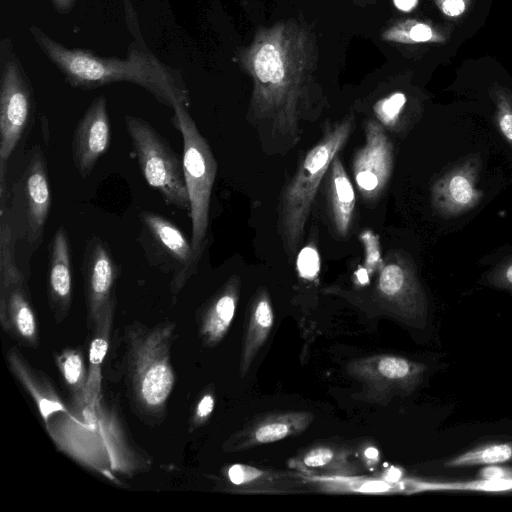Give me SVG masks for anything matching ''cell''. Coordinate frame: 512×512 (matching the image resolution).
I'll return each mask as SVG.
<instances>
[{"instance_id": "obj_1", "label": "cell", "mask_w": 512, "mask_h": 512, "mask_svg": "<svg viewBox=\"0 0 512 512\" xmlns=\"http://www.w3.org/2000/svg\"><path fill=\"white\" fill-rule=\"evenodd\" d=\"M238 58L253 81L249 118L295 144L316 68L317 49L311 32L294 19L259 27Z\"/></svg>"}, {"instance_id": "obj_2", "label": "cell", "mask_w": 512, "mask_h": 512, "mask_svg": "<svg viewBox=\"0 0 512 512\" xmlns=\"http://www.w3.org/2000/svg\"><path fill=\"white\" fill-rule=\"evenodd\" d=\"M29 33L74 88L90 90L127 82L145 89L169 108L177 105L188 107L190 104L189 90L182 73L136 43L129 47L125 58L102 57L89 50L66 47L37 26H31Z\"/></svg>"}, {"instance_id": "obj_3", "label": "cell", "mask_w": 512, "mask_h": 512, "mask_svg": "<svg viewBox=\"0 0 512 512\" xmlns=\"http://www.w3.org/2000/svg\"><path fill=\"white\" fill-rule=\"evenodd\" d=\"M56 447L82 466L119 483L151 466L149 455L128 436L118 412L103 395L73 403L44 423Z\"/></svg>"}, {"instance_id": "obj_4", "label": "cell", "mask_w": 512, "mask_h": 512, "mask_svg": "<svg viewBox=\"0 0 512 512\" xmlns=\"http://www.w3.org/2000/svg\"><path fill=\"white\" fill-rule=\"evenodd\" d=\"M176 325L165 321L148 327L134 321L124 329L127 393L136 411L148 420L161 421L175 386L171 347Z\"/></svg>"}, {"instance_id": "obj_5", "label": "cell", "mask_w": 512, "mask_h": 512, "mask_svg": "<svg viewBox=\"0 0 512 512\" xmlns=\"http://www.w3.org/2000/svg\"><path fill=\"white\" fill-rule=\"evenodd\" d=\"M354 117L329 125L321 139L305 154L296 173L283 189L278 227L285 251L294 255L303 239L319 186L333 159L347 143Z\"/></svg>"}, {"instance_id": "obj_6", "label": "cell", "mask_w": 512, "mask_h": 512, "mask_svg": "<svg viewBox=\"0 0 512 512\" xmlns=\"http://www.w3.org/2000/svg\"><path fill=\"white\" fill-rule=\"evenodd\" d=\"M171 121L180 132L183 142L182 163L190 204L191 244L198 265L207 241L210 198L217 174V162L188 107L175 106Z\"/></svg>"}, {"instance_id": "obj_7", "label": "cell", "mask_w": 512, "mask_h": 512, "mask_svg": "<svg viewBox=\"0 0 512 512\" xmlns=\"http://www.w3.org/2000/svg\"><path fill=\"white\" fill-rule=\"evenodd\" d=\"M51 208V187L47 160L35 145L27 153L23 169L14 182L5 213L16 243L25 244L30 253L41 246Z\"/></svg>"}, {"instance_id": "obj_8", "label": "cell", "mask_w": 512, "mask_h": 512, "mask_svg": "<svg viewBox=\"0 0 512 512\" xmlns=\"http://www.w3.org/2000/svg\"><path fill=\"white\" fill-rule=\"evenodd\" d=\"M34 112L33 88L10 38L0 42V194L8 190V162Z\"/></svg>"}, {"instance_id": "obj_9", "label": "cell", "mask_w": 512, "mask_h": 512, "mask_svg": "<svg viewBox=\"0 0 512 512\" xmlns=\"http://www.w3.org/2000/svg\"><path fill=\"white\" fill-rule=\"evenodd\" d=\"M124 121L144 180L161 195L166 205L189 214L182 160L147 120L126 115Z\"/></svg>"}, {"instance_id": "obj_10", "label": "cell", "mask_w": 512, "mask_h": 512, "mask_svg": "<svg viewBox=\"0 0 512 512\" xmlns=\"http://www.w3.org/2000/svg\"><path fill=\"white\" fill-rule=\"evenodd\" d=\"M0 323L22 345L38 346L36 316L26 277L16 259V239L5 213L0 214Z\"/></svg>"}, {"instance_id": "obj_11", "label": "cell", "mask_w": 512, "mask_h": 512, "mask_svg": "<svg viewBox=\"0 0 512 512\" xmlns=\"http://www.w3.org/2000/svg\"><path fill=\"white\" fill-rule=\"evenodd\" d=\"M139 219V241L146 257L160 270L172 273L170 290L175 297L198 267L192 244L177 225L160 214L142 211Z\"/></svg>"}, {"instance_id": "obj_12", "label": "cell", "mask_w": 512, "mask_h": 512, "mask_svg": "<svg viewBox=\"0 0 512 512\" xmlns=\"http://www.w3.org/2000/svg\"><path fill=\"white\" fill-rule=\"evenodd\" d=\"M380 302L403 321L421 326L427 318V298L412 261L391 252L383 261L376 286Z\"/></svg>"}, {"instance_id": "obj_13", "label": "cell", "mask_w": 512, "mask_h": 512, "mask_svg": "<svg viewBox=\"0 0 512 512\" xmlns=\"http://www.w3.org/2000/svg\"><path fill=\"white\" fill-rule=\"evenodd\" d=\"M349 375L376 400L413 392L422 381L427 366L394 355H375L355 359L347 365Z\"/></svg>"}, {"instance_id": "obj_14", "label": "cell", "mask_w": 512, "mask_h": 512, "mask_svg": "<svg viewBox=\"0 0 512 512\" xmlns=\"http://www.w3.org/2000/svg\"><path fill=\"white\" fill-rule=\"evenodd\" d=\"M81 270L87 325L93 331L104 310L116 304L115 288L121 267L106 241L93 235L84 246Z\"/></svg>"}, {"instance_id": "obj_15", "label": "cell", "mask_w": 512, "mask_h": 512, "mask_svg": "<svg viewBox=\"0 0 512 512\" xmlns=\"http://www.w3.org/2000/svg\"><path fill=\"white\" fill-rule=\"evenodd\" d=\"M353 174L361 196L372 201L386 188L393 169V146L379 122L365 123V144L353 159Z\"/></svg>"}, {"instance_id": "obj_16", "label": "cell", "mask_w": 512, "mask_h": 512, "mask_svg": "<svg viewBox=\"0 0 512 512\" xmlns=\"http://www.w3.org/2000/svg\"><path fill=\"white\" fill-rule=\"evenodd\" d=\"M111 142V124L104 95L96 97L77 122L71 140L74 167L83 178L93 172Z\"/></svg>"}, {"instance_id": "obj_17", "label": "cell", "mask_w": 512, "mask_h": 512, "mask_svg": "<svg viewBox=\"0 0 512 512\" xmlns=\"http://www.w3.org/2000/svg\"><path fill=\"white\" fill-rule=\"evenodd\" d=\"M47 297L57 322L69 314L73 298V270L71 246L65 227L54 233L49 247L47 272Z\"/></svg>"}, {"instance_id": "obj_18", "label": "cell", "mask_w": 512, "mask_h": 512, "mask_svg": "<svg viewBox=\"0 0 512 512\" xmlns=\"http://www.w3.org/2000/svg\"><path fill=\"white\" fill-rule=\"evenodd\" d=\"M314 419L310 412H284L255 420L243 430L230 436L223 449L239 451L272 443L304 432Z\"/></svg>"}, {"instance_id": "obj_19", "label": "cell", "mask_w": 512, "mask_h": 512, "mask_svg": "<svg viewBox=\"0 0 512 512\" xmlns=\"http://www.w3.org/2000/svg\"><path fill=\"white\" fill-rule=\"evenodd\" d=\"M475 181L476 170L471 160L452 168L433 186L432 201L435 208L449 216L471 209L481 197Z\"/></svg>"}, {"instance_id": "obj_20", "label": "cell", "mask_w": 512, "mask_h": 512, "mask_svg": "<svg viewBox=\"0 0 512 512\" xmlns=\"http://www.w3.org/2000/svg\"><path fill=\"white\" fill-rule=\"evenodd\" d=\"M240 280L231 277L197 313L198 336L205 347L216 346L226 335L235 315Z\"/></svg>"}, {"instance_id": "obj_21", "label": "cell", "mask_w": 512, "mask_h": 512, "mask_svg": "<svg viewBox=\"0 0 512 512\" xmlns=\"http://www.w3.org/2000/svg\"><path fill=\"white\" fill-rule=\"evenodd\" d=\"M7 363L15 378L32 397L44 423L53 415L67 409L49 379L33 368L16 347L8 350Z\"/></svg>"}, {"instance_id": "obj_22", "label": "cell", "mask_w": 512, "mask_h": 512, "mask_svg": "<svg viewBox=\"0 0 512 512\" xmlns=\"http://www.w3.org/2000/svg\"><path fill=\"white\" fill-rule=\"evenodd\" d=\"M274 324V313L266 291H260L251 305L243 338L240 375L244 377L259 350L268 339Z\"/></svg>"}, {"instance_id": "obj_23", "label": "cell", "mask_w": 512, "mask_h": 512, "mask_svg": "<svg viewBox=\"0 0 512 512\" xmlns=\"http://www.w3.org/2000/svg\"><path fill=\"white\" fill-rule=\"evenodd\" d=\"M328 194L333 225L337 234L345 237L351 226L356 197L353 185L338 155L329 168Z\"/></svg>"}, {"instance_id": "obj_24", "label": "cell", "mask_w": 512, "mask_h": 512, "mask_svg": "<svg viewBox=\"0 0 512 512\" xmlns=\"http://www.w3.org/2000/svg\"><path fill=\"white\" fill-rule=\"evenodd\" d=\"M226 487L236 492L278 493L293 488V479L279 472L261 470L246 464H233L222 472Z\"/></svg>"}, {"instance_id": "obj_25", "label": "cell", "mask_w": 512, "mask_h": 512, "mask_svg": "<svg viewBox=\"0 0 512 512\" xmlns=\"http://www.w3.org/2000/svg\"><path fill=\"white\" fill-rule=\"evenodd\" d=\"M116 304L108 306L101 314L93 332L89 346L87 370V402L96 401L101 396V369L107 353Z\"/></svg>"}, {"instance_id": "obj_26", "label": "cell", "mask_w": 512, "mask_h": 512, "mask_svg": "<svg viewBox=\"0 0 512 512\" xmlns=\"http://www.w3.org/2000/svg\"><path fill=\"white\" fill-rule=\"evenodd\" d=\"M348 458V451L320 446L306 452L295 466L306 473L316 470L322 474L350 476L356 473V468Z\"/></svg>"}, {"instance_id": "obj_27", "label": "cell", "mask_w": 512, "mask_h": 512, "mask_svg": "<svg viewBox=\"0 0 512 512\" xmlns=\"http://www.w3.org/2000/svg\"><path fill=\"white\" fill-rule=\"evenodd\" d=\"M55 363L72 394V402H87V370L81 350L65 349L55 357Z\"/></svg>"}, {"instance_id": "obj_28", "label": "cell", "mask_w": 512, "mask_h": 512, "mask_svg": "<svg viewBox=\"0 0 512 512\" xmlns=\"http://www.w3.org/2000/svg\"><path fill=\"white\" fill-rule=\"evenodd\" d=\"M381 38L387 42L399 44L443 43L445 35L430 23L405 19L385 29Z\"/></svg>"}, {"instance_id": "obj_29", "label": "cell", "mask_w": 512, "mask_h": 512, "mask_svg": "<svg viewBox=\"0 0 512 512\" xmlns=\"http://www.w3.org/2000/svg\"><path fill=\"white\" fill-rule=\"evenodd\" d=\"M409 493L423 491H478L508 492L512 491V480L476 479L466 481H407Z\"/></svg>"}, {"instance_id": "obj_30", "label": "cell", "mask_w": 512, "mask_h": 512, "mask_svg": "<svg viewBox=\"0 0 512 512\" xmlns=\"http://www.w3.org/2000/svg\"><path fill=\"white\" fill-rule=\"evenodd\" d=\"M510 461H512V442H505L476 447L450 459L446 466L495 465Z\"/></svg>"}, {"instance_id": "obj_31", "label": "cell", "mask_w": 512, "mask_h": 512, "mask_svg": "<svg viewBox=\"0 0 512 512\" xmlns=\"http://www.w3.org/2000/svg\"><path fill=\"white\" fill-rule=\"evenodd\" d=\"M494 102L496 125L512 148V95L499 89L494 93Z\"/></svg>"}, {"instance_id": "obj_32", "label": "cell", "mask_w": 512, "mask_h": 512, "mask_svg": "<svg viewBox=\"0 0 512 512\" xmlns=\"http://www.w3.org/2000/svg\"><path fill=\"white\" fill-rule=\"evenodd\" d=\"M405 104V94L395 92L377 101L373 110L382 124L386 126H393L398 121Z\"/></svg>"}, {"instance_id": "obj_33", "label": "cell", "mask_w": 512, "mask_h": 512, "mask_svg": "<svg viewBox=\"0 0 512 512\" xmlns=\"http://www.w3.org/2000/svg\"><path fill=\"white\" fill-rule=\"evenodd\" d=\"M215 406L214 392L206 390L196 402L189 421V432H194L203 426L211 416Z\"/></svg>"}, {"instance_id": "obj_34", "label": "cell", "mask_w": 512, "mask_h": 512, "mask_svg": "<svg viewBox=\"0 0 512 512\" xmlns=\"http://www.w3.org/2000/svg\"><path fill=\"white\" fill-rule=\"evenodd\" d=\"M486 279L490 285L512 292V255L498 263Z\"/></svg>"}, {"instance_id": "obj_35", "label": "cell", "mask_w": 512, "mask_h": 512, "mask_svg": "<svg viewBox=\"0 0 512 512\" xmlns=\"http://www.w3.org/2000/svg\"><path fill=\"white\" fill-rule=\"evenodd\" d=\"M363 243H365L366 250V269L371 273L375 270L377 265L383 264L381 261L378 239L373 233L365 232L361 236Z\"/></svg>"}, {"instance_id": "obj_36", "label": "cell", "mask_w": 512, "mask_h": 512, "mask_svg": "<svg viewBox=\"0 0 512 512\" xmlns=\"http://www.w3.org/2000/svg\"><path fill=\"white\" fill-rule=\"evenodd\" d=\"M298 267L302 276L314 277L319 270V259L317 251L313 248H304L298 257Z\"/></svg>"}, {"instance_id": "obj_37", "label": "cell", "mask_w": 512, "mask_h": 512, "mask_svg": "<svg viewBox=\"0 0 512 512\" xmlns=\"http://www.w3.org/2000/svg\"><path fill=\"white\" fill-rule=\"evenodd\" d=\"M472 0H433L439 11L451 18L460 17L469 8Z\"/></svg>"}, {"instance_id": "obj_38", "label": "cell", "mask_w": 512, "mask_h": 512, "mask_svg": "<svg viewBox=\"0 0 512 512\" xmlns=\"http://www.w3.org/2000/svg\"><path fill=\"white\" fill-rule=\"evenodd\" d=\"M478 477L488 480H512V468L497 464L486 465L479 471Z\"/></svg>"}, {"instance_id": "obj_39", "label": "cell", "mask_w": 512, "mask_h": 512, "mask_svg": "<svg viewBox=\"0 0 512 512\" xmlns=\"http://www.w3.org/2000/svg\"><path fill=\"white\" fill-rule=\"evenodd\" d=\"M54 8L61 14L68 13L73 5L75 0H51Z\"/></svg>"}, {"instance_id": "obj_40", "label": "cell", "mask_w": 512, "mask_h": 512, "mask_svg": "<svg viewBox=\"0 0 512 512\" xmlns=\"http://www.w3.org/2000/svg\"><path fill=\"white\" fill-rule=\"evenodd\" d=\"M394 5L403 12L412 11L418 4V0H393Z\"/></svg>"}, {"instance_id": "obj_41", "label": "cell", "mask_w": 512, "mask_h": 512, "mask_svg": "<svg viewBox=\"0 0 512 512\" xmlns=\"http://www.w3.org/2000/svg\"><path fill=\"white\" fill-rule=\"evenodd\" d=\"M365 454L368 458L370 459H375L378 457V451L375 449V448H368L366 451H365Z\"/></svg>"}, {"instance_id": "obj_42", "label": "cell", "mask_w": 512, "mask_h": 512, "mask_svg": "<svg viewBox=\"0 0 512 512\" xmlns=\"http://www.w3.org/2000/svg\"><path fill=\"white\" fill-rule=\"evenodd\" d=\"M357 275H358V278L359 280L363 283L365 281L368 280V276H367V273H366V269H360L358 272H357Z\"/></svg>"}, {"instance_id": "obj_43", "label": "cell", "mask_w": 512, "mask_h": 512, "mask_svg": "<svg viewBox=\"0 0 512 512\" xmlns=\"http://www.w3.org/2000/svg\"><path fill=\"white\" fill-rule=\"evenodd\" d=\"M353 1L356 4L363 6V5L371 3L373 0H353Z\"/></svg>"}]
</instances>
